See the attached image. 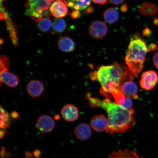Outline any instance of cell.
<instances>
[{
  "instance_id": "40",
  "label": "cell",
  "mask_w": 158,
  "mask_h": 158,
  "mask_svg": "<svg viewBox=\"0 0 158 158\" xmlns=\"http://www.w3.org/2000/svg\"><path fill=\"white\" fill-rule=\"evenodd\" d=\"M5 1V0H1V2L3 1Z\"/></svg>"
},
{
  "instance_id": "21",
  "label": "cell",
  "mask_w": 158,
  "mask_h": 158,
  "mask_svg": "<svg viewBox=\"0 0 158 158\" xmlns=\"http://www.w3.org/2000/svg\"><path fill=\"white\" fill-rule=\"evenodd\" d=\"M11 115L9 112L1 106V122L0 126L3 129L9 127L11 123Z\"/></svg>"
},
{
  "instance_id": "10",
  "label": "cell",
  "mask_w": 158,
  "mask_h": 158,
  "mask_svg": "<svg viewBox=\"0 0 158 158\" xmlns=\"http://www.w3.org/2000/svg\"><path fill=\"white\" fill-rule=\"evenodd\" d=\"M61 113L63 118L67 121H74L79 117L78 108L72 104L65 105L61 109Z\"/></svg>"
},
{
  "instance_id": "5",
  "label": "cell",
  "mask_w": 158,
  "mask_h": 158,
  "mask_svg": "<svg viewBox=\"0 0 158 158\" xmlns=\"http://www.w3.org/2000/svg\"><path fill=\"white\" fill-rule=\"evenodd\" d=\"M158 83V75L156 72L152 70L143 72L139 81V84L141 88L147 91L153 89Z\"/></svg>"
},
{
  "instance_id": "39",
  "label": "cell",
  "mask_w": 158,
  "mask_h": 158,
  "mask_svg": "<svg viewBox=\"0 0 158 158\" xmlns=\"http://www.w3.org/2000/svg\"><path fill=\"white\" fill-rule=\"evenodd\" d=\"M154 23L155 25H158V19H154Z\"/></svg>"
},
{
  "instance_id": "11",
  "label": "cell",
  "mask_w": 158,
  "mask_h": 158,
  "mask_svg": "<svg viewBox=\"0 0 158 158\" xmlns=\"http://www.w3.org/2000/svg\"><path fill=\"white\" fill-rule=\"evenodd\" d=\"M74 135L78 139L85 141L91 136L92 131L88 124L82 123L78 124L74 128Z\"/></svg>"
},
{
  "instance_id": "29",
  "label": "cell",
  "mask_w": 158,
  "mask_h": 158,
  "mask_svg": "<svg viewBox=\"0 0 158 158\" xmlns=\"http://www.w3.org/2000/svg\"><path fill=\"white\" fill-rule=\"evenodd\" d=\"M124 0H109L110 3L115 5H118L123 2Z\"/></svg>"
},
{
  "instance_id": "31",
  "label": "cell",
  "mask_w": 158,
  "mask_h": 158,
  "mask_svg": "<svg viewBox=\"0 0 158 158\" xmlns=\"http://www.w3.org/2000/svg\"><path fill=\"white\" fill-rule=\"evenodd\" d=\"M148 47H149V48L151 51L157 50L158 49L157 45L155 44H150Z\"/></svg>"
},
{
  "instance_id": "14",
  "label": "cell",
  "mask_w": 158,
  "mask_h": 158,
  "mask_svg": "<svg viewBox=\"0 0 158 158\" xmlns=\"http://www.w3.org/2000/svg\"><path fill=\"white\" fill-rule=\"evenodd\" d=\"M133 80H128L124 82L120 86V89L126 96L137 99L138 98V88Z\"/></svg>"
},
{
  "instance_id": "28",
  "label": "cell",
  "mask_w": 158,
  "mask_h": 158,
  "mask_svg": "<svg viewBox=\"0 0 158 158\" xmlns=\"http://www.w3.org/2000/svg\"><path fill=\"white\" fill-rule=\"evenodd\" d=\"M94 3L100 5H104L107 2L108 0H92Z\"/></svg>"
},
{
  "instance_id": "8",
  "label": "cell",
  "mask_w": 158,
  "mask_h": 158,
  "mask_svg": "<svg viewBox=\"0 0 158 158\" xmlns=\"http://www.w3.org/2000/svg\"><path fill=\"white\" fill-rule=\"evenodd\" d=\"M27 93L31 97L36 98L41 96L44 93V85L40 81L33 79L27 84Z\"/></svg>"
},
{
  "instance_id": "27",
  "label": "cell",
  "mask_w": 158,
  "mask_h": 158,
  "mask_svg": "<svg viewBox=\"0 0 158 158\" xmlns=\"http://www.w3.org/2000/svg\"><path fill=\"white\" fill-rule=\"evenodd\" d=\"M151 34V31L148 27H146L143 31V35L144 36H148Z\"/></svg>"
},
{
  "instance_id": "6",
  "label": "cell",
  "mask_w": 158,
  "mask_h": 158,
  "mask_svg": "<svg viewBox=\"0 0 158 158\" xmlns=\"http://www.w3.org/2000/svg\"><path fill=\"white\" fill-rule=\"evenodd\" d=\"M108 32L107 26L103 22H93L89 28V32L91 36L98 39L103 38Z\"/></svg>"
},
{
  "instance_id": "32",
  "label": "cell",
  "mask_w": 158,
  "mask_h": 158,
  "mask_svg": "<svg viewBox=\"0 0 158 158\" xmlns=\"http://www.w3.org/2000/svg\"><path fill=\"white\" fill-rule=\"evenodd\" d=\"M10 115L11 118H14V119H16V118L19 117V113L15 111H14L12 112Z\"/></svg>"
},
{
  "instance_id": "16",
  "label": "cell",
  "mask_w": 158,
  "mask_h": 158,
  "mask_svg": "<svg viewBox=\"0 0 158 158\" xmlns=\"http://www.w3.org/2000/svg\"><path fill=\"white\" fill-rule=\"evenodd\" d=\"M58 44L59 49L63 52H72L74 50L75 48L74 41L68 37L62 36L59 37Z\"/></svg>"
},
{
  "instance_id": "1",
  "label": "cell",
  "mask_w": 158,
  "mask_h": 158,
  "mask_svg": "<svg viewBox=\"0 0 158 158\" xmlns=\"http://www.w3.org/2000/svg\"><path fill=\"white\" fill-rule=\"evenodd\" d=\"M87 97L90 106L101 107L107 112L108 124L106 131L107 133H123L133 127L135 120L133 109H127L108 99L102 100L89 94H87Z\"/></svg>"
},
{
  "instance_id": "20",
  "label": "cell",
  "mask_w": 158,
  "mask_h": 158,
  "mask_svg": "<svg viewBox=\"0 0 158 158\" xmlns=\"http://www.w3.org/2000/svg\"><path fill=\"white\" fill-rule=\"evenodd\" d=\"M139 11L143 15H152L157 13L158 8L157 6L154 3L147 2L142 4L139 8Z\"/></svg>"
},
{
  "instance_id": "34",
  "label": "cell",
  "mask_w": 158,
  "mask_h": 158,
  "mask_svg": "<svg viewBox=\"0 0 158 158\" xmlns=\"http://www.w3.org/2000/svg\"><path fill=\"white\" fill-rule=\"evenodd\" d=\"M7 153L6 152L5 148L2 147L1 148V157L2 158H5V156H6Z\"/></svg>"
},
{
  "instance_id": "22",
  "label": "cell",
  "mask_w": 158,
  "mask_h": 158,
  "mask_svg": "<svg viewBox=\"0 0 158 158\" xmlns=\"http://www.w3.org/2000/svg\"><path fill=\"white\" fill-rule=\"evenodd\" d=\"M67 24L66 22L62 18H57L52 24V29L56 33L62 32L66 29Z\"/></svg>"
},
{
  "instance_id": "7",
  "label": "cell",
  "mask_w": 158,
  "mask_h": 158,
  "mask_svg": "<svg viewBox=\"0 0 158 158\" xmlns=\"http://www.w3.org/2000/svg\"><path fill=\"white\" fill-rule=\"evenodd\" d=\"M36 126L41 133H49L54 129L55 123L54 119L51 116L43 114L40 116L37 119Z\"/></svg>"
},
{
  "instance_id": "25",
  "label": "cell",
  "mask_w": 158,
  "mask_h": 158,
  "mask_svg": "<svg viewBox=\"0 0 158 158\" xmlns=\"http://www.w3.org/2000/svg\"><path fill=\"white\" fill-rule=\"evenodd\" d=\"M153 61L155 66L158 69V52L153 55Z\"/></svg>"
},
{
  "instance_id": "3",
  "label": "cell",
  "mask_w": 158,
  "mask_h": 158,
  "mask_svg": "<svg viewBox=\"0 0 158 158\" xmlns=\"http://www.w3.org/2000/svg\"><path fill=\"white\" fill-rule=\"evenodd\" d=\"M150 51L149 47L138 33L132 35L125 60L128 68L136 77H138L143 70L146 61V55Z\"/></svg>"
},
{
  "instance_id": "4",
  "label": "cell",
  "mask_w": 158,
  "mask_h": 158,
  "mask_svg": "<svg viewBox=\"0 0 158 158\" xmlns=\"http://www.w3.org/2000/svg\"><path fill=\"white\" fill-rule=\"evenodd\" d=\"M55 0H27V14L36 22L50 14L49 9Z\"/></svg>"
},
{
  "instance_id": "15",
  "label": "cell",
  "mask_w": 158,
  "mask_h": 158,
  "mask_svg": "<svg viewBox=\"0 0 158 158\" xmlns=\"http://www.w3.org/2000/svg\"><path fill=\"white\" fill-rule=\"evenodd\" d=\"M1 85L3 83L6 85L11 88H14L19 84V77L12 73L6 71L0 73Z\"/></svg>"
},
{
  "instance_id": "35",
  "label": "cell",
  "mask_w": 158,
  "mask_h": 158,
  "mask_svg": "<svg viewBox=\"0 0 158 158\" xmlns=\"http://www.w3.org/2000/svg\"><path fill=\"white\" fill-rule=\"evenodd\" d=\"M25 156L27 158H32V155L31 153L29 151H27L25 152Z\"/></svg>"
},
{
  "instance_id": "33",
  "label": "cell",
  "mask_w": 158,
  "mask_h": 158,
  "mask_svg": "<svg viewBox=\"0 0 158 158\" xmlns=\"http://www.w3.org/2000/svg\"><path fill=\"white\" fill-rule=\"evenodd\" d=\"M128 10V7L127 5L124 4L122 5L120 7V10L122 12H126Z\"/></svg>"
},
{
  "instance_id": "26",
  "label": "cell",
  "mask_w": 158,
  "mask_h": 158,
  "mask_svg": "<svg viewBox=\"0 0 158 158\" xmlns=\"http://www.w3.org/2000/svg\"><path fill=\"white\" fill-rule=\"evenodd\" d=\"M81 15L80 12L78 10H75L73 11V12L71 14V17L73 19H76L78 18Z\"/></svg>"
},
{
  "instance_id": "30",
  "label": "cell",
  "mask_w": 158,
  "mask_h": 158,
  "mask_svg": "<svg viewBox=\"0 0 158 158\" xmlns=\"http://www.w3.org/2000/svg\"><path fill=\"white\" fill-rule=\"evenodd\" d=\"M33 155L34 157L36 158H39L41 155V152L38 149L35 150L33 152Z\"/></svg>"
},
{
  "instance_id": "18",
  "label": "cell",
  "mask_w": 158,
  "mask_h": 158,
  "mask_svg": "<svg viewBox=\"0 0 158 158\" xmlns=\"http://www.w3.org/2000/svg\"><path fill=\"white\" fill-rule=\"evenodd\" d=\"M108 158H140L135 152L129 150H119L113 152Z\"/></svg>"
},
{
  "instance_id": "9",
  "label": "cell",
  "mask_w": 158,
  "mask_h": 158,
  "mask_svg": "<svg viewBox=\"0 0 158 158\" xmlns=\"http://www.w3.org/2000/svg\"><path fill=\"white\" fill-rule=\"evenodd\" d=\"M50 11L57 18L64 17L68 13V3L65 0H56L51 5Z\"/></svg>"
},
{
  "instance_id": "38",
  "label": "cell",
  "mask_w": 158,
  "mask_h": 158,
  "mask_svg": "<svg viewBox=\"0 0 158 158\" xmlns=\"http://www.w3.org/2000/svg\"><path fill=\"white\" fill-rule=\"evenodd\" d=\"M60 118V116L58 115V114H55L54 116L55 119L56 120H59Z\"/></svg>"
},
{
  "instance_id": "36",
  "label": "cell",
  "mask_w": 158,
  "mask_h": 158,
  "mask_svg": "<svg viewBox=\"0 0 158 158\" xmlns=\"http://www.w3.org/2000/svg\"><path fill=\"white\" fill-rule=\"evenodd\" d=\"M6 131H3V130H1L0 131V138H1V139H2V138H3L6 134Z\"/></svg>"
},
{
  "instance_id": "2",
  "label": "cell",
  "mask_w": 158,
  "mask_h": 158,
  "mask_svg": "<svg viewBox=\"0 0 158 158\" xmlns=\"http://www.w3.org/2000/svg\"><path fill=\"white\" fill-rule=\"evenodd\" d=\"M133 75L127 67L114 62L109 66H100L90 77L92 79H97L101 85V92L109 98L112 93L120 89L124 82L133 80Z\"/></svg>"
},
{
  "instance_id": "41",
  "label": "cell",
  "mask_w": 158,
  "mask_h": 158,
  "mask_svg": "<svg viewBox=\"0 0 158 158\" xmlns=\"http://www.w3.org/2000/svg\"></svg>"
},
{
  "instance_id": "23",
  "label": "cell",
  "mask_w": 158,
  "mask_h": 158,
  "mask_svg": "<svg viewBox=\"0 0 158 158\" xmlns=\"http://www.w3.org/2000/svg\"><path fill=\"white\" fill-rule=\"evenodd\" d=\"M52 21L48 18H43L39 22L38 27L43 32H47L50 29L52 26Z\"/></svg>"
},
{
  "instance_id": "24",
  "label": "cell",
  "mask_w": 158,
  "mask_h": 158,
  "mask_svg": "<svg viewBox=\"0 0 158 158\" xmlns=\"http://www.w3.org/2000/svg\"><path fill=\"white\" fill-rule=\"evenodd\" d=\"M10 64V62L8 57L4 55H1L0 57V72L1 73L8 71Z\"/></svg>"
},
{
  "instance_id": "12",
  "label": "cell",
  "mask_w": 158,
  "mask_h": 158,
  "mask_svg": "<svg viewBox=\"0 0 158 158\" xmlns=\"http://www.w3.org/2000/svg\"><path fill=\"white\" fill-rule=\"evenodd\" d=\"M112 96L113 97L116 104L127 109H132L133 102L131 98L126 96L120 89L112 93Z\"/></svg>"
},
{
  "instance_id": "13",
  "label": "cell",
  "mask_w": 158,
  "mask_h": 158,
  "mask_svg": "<svg viewBox=\"0 0 158 158\" xmlns=\"http://www.w3.org/2000/svg\"><path fill=\"white\" fill-rule=\"evenodd\" d=\"M91 126L96 131L101 132L106 130L108 122L105 116L102 114L95 115L90 120Z\"/></svg>"
},
{
  "instance_id": "19",
  "label": "cell",
  "mask_w": 158,
  "mask_h": 158,
  "mask_svg": "<svg viewBox=\"0 0 158 158\" xmlns=\"http://www.w3.org/2000/svg\"><path fill=\"white\" fill-rule=\"evenodd\" d=\"M105 21L109 24H113L116 22L119 18V14L117 10L114 8L106 10L103 14Z\"/></svg>"
},
{
  "instance_id": "37",
  "label": "cell",
  "mask_w": 158,
  "mask_h": 158,
  "mask_svg": "<svg viewBox=\"0 0 158 158\" xmlns=\"http://www.w3.org/2000/svg\"><path fill=\"white\" fill-rule=\"evenodd\" d=\"M94 10V8L92 7H89L87 10L86 12H87L88 13H91L93 12Z\"/></svg>"
},
{
  "instance_id": "17",
  "label": "cell",
  "mask_w": 158,
  "mask_h": 158,
  "mask_svg": "<svg viewBox=\"0 0 158 158\" xmlns=\"http://www.w3.org/2000/svg\"><path fill=\"white\" fill-rule=\"evenodd\" d=\"M91 0H68V6L71 8L78 10H83L90 4Z\"/></svg>"
}]
</instances>
